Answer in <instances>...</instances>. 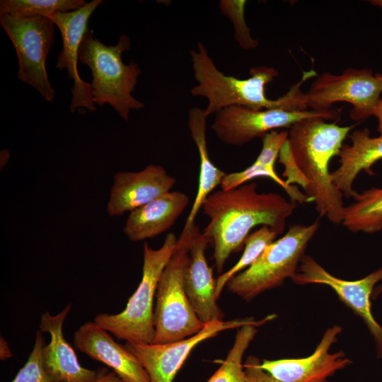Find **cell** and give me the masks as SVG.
Instances as JSON below:
<instances>
[{"instance_id":"cell-5","label":"cell","mask_w":382,"mask_h":382,"mask_svg":"<svg viewBox=\"0 0 382 382\" xmlns=\"http://www.w3.org/2000/svg\"><path fill=\"white\" fill-rule=\"evenodd\" d=\"M177 243L178 238L173 233L166 235L163 245L158 249L144 243L141 279L125 308L116 314H98L93 321L126 342L152 344L155 335L154 301L157 286Z\"/></svg>"},{"instance_id":"cell-28","label":"cell","mask_w":382,"mask_h":382,"mask_svg":"<svg viewBox=\"0 0 382 382\" xmlns=\"http://www.w3.org/2000/svg\"><path fill=\"white\" fill-rule=\"evenodd\" d=\"M246 1L221 0L219 7L224 15L227 16L233 24L235 38L244 50L255 49L258 41L252 37L250 30L244 18V9Z\"/></svg>"},{"instance_id":"cell-35","label":"cell","mask_w":382,"mask_h":382,"mask_svg":"<svg viewBox=\"0 0 382 382\" xmlns=\"http://www.w3.org/2000/svg\"><path fill=\"white\" fill-rule=\"evenodd\" d=\"M370 4L382 9V0H371Z\"/></svg>"},{"instance_id":"cell-10","label":"cell","mask_w":382,"mask_h":382,"mask_svg":"<svg viewBox=\"0 0 382 382\" xmlns=\"http://www.w3.org/2000/svg\"><path fill=\"white\" fill-rule=\"evenodd\" d=\"M320 117L335 120L340 115L335 110L326 112L282 108L252 110L243 106H231L215 113L211 129L224 143L241 146L256 137L280 128H290L306 118Z\"/></svg>"},{"instance_id":"cell-1","label":"cell","mask_w":382,"mask_h":382,"mask_svg":"<svg viewBox=\"0 0 382 382\" xmlns=\"http://www.w3.org/2000/svg\"><path fill=\"white\" fill-rule=\"evenodd\" d=\"M296 207L278 193L258 192L254 182L211 193L202 207L209 218L202 233L213 244L217 272H222L232 253L242 249L255 226H267L282 234Z\"/></svg>"},{"instance_id":"cell-34","label":"cell","mask_w":382,"mask_h":382,"mask_svg":"<svg viewBox=\"0 0 382 382\" xmlns=\"http://www.w3.org/2000/svg\"><path fill=\"white\" fill-rule=\"evenodd\" d=\"M10 158V152L7 149H4L1 151L0 153V167L1 169L4 168L7 163L8 162Z\"/></svg>"},{"instance_id":"cell-15","label":"cell","mask_w":382,"mask_h":382,"mask_svg":"<svg viewBox=\"0 0 382 382\" xmlns=\"http://www.w3.org/2000/svg\"><path fill=\"white\" fill-rule=\"evenodd\" d=\"M176 179L159 165L150 164L137 172L114 175L106 211L110 216H121L168 192Z\"/></svg>"},{"instance_id":"cell-37","label":"cell","mask_w":382,"mask_h":382,"mask_svg":"<svg viewBox=\"0 0 382 382\" xmlns=\"http://www.w3.org/2000/svg\"><path fill=\"white\" fill-rule=\"evenodd\" d=\"M379 75L381 76V77L382 78V74H379Z\"/></svg>"},{"instance_id":"cell-29","label":"cell","mask_w":382,"mask_h":382,"mask_svg":"<svg viewBox=\"0 0 382 382\" xmlns=\"http://www.w3.org/2000/svg\"><path fill=\"white\" fill-rule=\"evenodd\" d=\"M278 157L279 162L284 166V171L282 175L286 178L284 180L285 183L289 185L296 183L299 184L306 195L310 189V183L297 166L288 139L283 144Z\"/></svg>"},{"instance_id":"cell-6","label":"cell","mask_w":382,"mask_h":382,"mask_svg":"<svg viewBox=\"0 0 382 382\" xmlns=\"http://www.w3.org/2000/svg\"><path fill=\"white\" fill-rule=\"evenodd\" d=\"M319 226L316 220L309 225L290 226L282 238L268 245L250 267L228 280L226 285L228 290L250 301L291 278Z\"/></svg>"},{"instance_id":"cell-9","label":"cell","mask_w":382,"mask_h":382,"mask_svg":"<svg viewBox=\"0 0 382 382\" xmlns=\"http://www.w3.org/2000/svg\"><path fill=\"white\" fill-rule=\"evenodd\" d=\"M0 23L11 39L18 60V78L49 102L54 99L45 61L54 40L55 24L44 16L0 15Z\"/></svg>"},{"instance_id":"cell-22","label":"cell","mask_w":382,"mask_h":382,"mask_svg":"<svg viewBox=\"0 0 382 382\" xmlns=\"http://www.w3.org/2000/svg\"><path fill=\"white\" fill-rule=\"evenodd\" d=\"M278 148L272 144H265L256 160L243 170L226 173L224 177L221 190H227L245 184L257 177H267L280 185L289 195L291 201L301 203L310 202L308 197L301 193L296 186L287 185L274 170V163L279 156Z\"/></svg>"},{"instance_id":"cell-18","label":"cell","mask_w":382,"mask_h":382,"mask_svg":"<svg viewBox=\"0 0 382 382\" xmlns=\"http://www.w3.org/2000/svg\"><path fill=\"white\" fill-rule=\"evenodd\" d=\"M209 241L196 226L190 243L189 259L184 272L186 294L197 317L204 324L224 320V314L215 297L216 279L209 266L205 251Z\"/></svg>"},{"instance_id":"cell-27","label":"cell","mask_w":382,"mask_h":382,"mask_svg":"<svg viewBox=\"0 0 382 382\" xmlns=\"http://www.w3.org/2000/svg\"><path fill=\"white\" fill-rule=\"evenodd\" d=\"M40 330L35 333L34 346L24 366L10 382H53L47 374L42 360L45 339Z\"/></svg>"},{"instance_id":"cell-13","label":"cell","mask_w":382,"mask_h":382,"mask_svg":"<svg viewBox=\"0 0 382 382\" xmlns=\"http://www.w3.org/2000/svg\"><path fill=\"white\" fill-rule=\"evenodd\" d=\"M103 2L102 0H93L76 11L59 12L50 17L59 29L62 36V50L57 56L56 68L60 71L66 69L69 79L74 81V86L71 90V112L78 110L81 113L82 110V113H85L84 109L90 112L96 110L93 101L91 83L81 79L78 71L77 62L81 42L84 35L88 31L89 18Z\"/></svg>"},{"instance_id":"cell-11","label":"cell","mask_w":382,"mask_h":382,"mask_svg":"<svg viewBox=\"0 0 382 382\" xmlns=\"http://www.w3.org/2000/svg\"><path fill=\"white\" fill-rule=\"evenodd\" d=\"M275 315L255 320L253 318L231 320H214L187 338L166 344L136 345L126 342L125 346L140 361L151 382H173L192 350L200 342L216 336L220 332L245 325L260 326L274 319Z\"/></svg>"},{"instance_id":"cell-4","label":"cell","mask_w":382,"mask_h":382,"mask_svg":"<svg viewBox=\"0 0 382 382\" xmlns=\"http://www.w3.org/2000/svg\"><path fill=\"white\" fill-rule=\"evenodd\" d=\"M130 45L129 37L122 35L115 45H105L88 30L79 51V60L91 71L93 103L100 106L110 105L126 121L131 110L144 108L132 96L141 69L133 60L128 65L124 64L122 58Z\"/></svg>"},{"instance_id":"cell-14","label":"cell","mask_w":382,"mask_h":382,"mask_svg":"<svg viewBox=\"0 0 382 382\" xmlns=\"http://www.w3.org/2000/svg\"><path fill=\"white\" fill-rule=\"evenodd\" d=\"M341 331L339 325L327 329L314 352L307 357L265 359L260 367L279 382H328L329 377L351 363L342 351L330 352Z\"/></svg>"},{"instance_id":"cell-24","label":"cell","mask_w":382,"mask_h":382,"mask_svg":"<svg viewBox=\"0 0 382 382\" xmlns=\"http://www.w3.org/2000/svg\"><path fill=\"white\" fill-rule=\"evenodd\" d=\"M256 327L245 325L239 328L225 360L207 382H245L243 357L257 332Z\"/></svg>"},{"instance_id":"cell-17","label":"cell","mask_w":382,"mask_h":382,"mask_svg":"<svg viewBox=\"0 0 382 382\" xmlns=\"http://www.w3.org/2000/svg\"><path fill=\"white\" fill-rule=\"evenodd\" d=\"M74 345L79 351L111 368L125 382H151L138 359L94 321L83 323L75 331Z\"/></svg>"},{"instance_id":"cell-30","label":"cell","mask_w":382,"mask_h":382,"mask_svg":"<svg viewBox=\"0 0 382 382\" xmlns=\"http://www.w3.org/2000/svg\"><path fill=\"white\" fill-rule=\"evenodd\" d=\"M260 363L259 359L254 356L246 359L243 364L245 382H279L260 367Z\"/></svg>"},{"instance_id":"cell-19","label":"cell","mask_w":382,"mask_h":382,"mask_svg":"<svg viewBox=\"0 0 382 382\" xmlns=\"http://www.w3.org/2000/svg\"><path fill=\"white\" fill-rule=\"evenodd\" d=\"M189 204L180 191H170L129 212L123 227L133 242L151 238L170 228Z\"/></svg>"},{"instance_id":"cell-32","label":"cell","mask_w":382,"mask_h":382,"mask_svg":"<svg viewBox=\"0 0 382 382\" xmlns=\"http://www.w3.org/2000/svg\"><path fill=\"white\" fill-rule=\"evenodd\" d=\"M13 357L12 352L9 347V345L5 338L0 336V359L5 361Z\"/></svg>"},{"instance_id":"cell-25","label":"cell","mask_w":382,"mask_h":382,"mask_svg":"<svg viewBox=\"0 0 382 382\" xmlns=\"http://www.w3.org/2000/svg\"><path fill=\"white\" fill-rule=\"evenodd\" d=\"M86 3L83 0H1L0 15L50 18L57 13L79 9Z\"/></svg>"},{"instance_id":"cell-23","label":"cell","mask_w":382,"mask_h":382,"mask_svg":"<svg viewBox=\"0 0 382 382\" xmlns=\"http://www.w3.org/2000/svg\"><path fill=\"white\" fill-rule=\"evenodd\" d=\"M345 207L342 224L349 231L374 233L382 230V188L372 187L354 197Z\"/></svg>"},{"instance_id":"cell-36","label":"cell","mask_w":382,"mask_h":382,"mask_svg":"<svg viewBox=\"0 0 382 382\" xmlns=\"http://www.w3.org/2000/svg\"><path fill=\"white\" fill-rule=\"evenodd\" d=\"M381 292H382V284L376 289L375 291L374 292V294L375 295V296H377Z\"/></svg>"},{"instance_id":"cell-33","label":"cell","mask_w":382,"mask_h":382,"mask_svg":"<svg viewBox=\"0 0 382 382\" xmlns=\"http://www.w3.org/2000/svg\"><path fill=\"white\" fill-rule=\"evenodd\" d=\"M373 116H375L378 120V131L382 135V98H381L377 103L374 112Z\"/></svg>"},{"instance_id":"cell-8","label":"cell","mask_w":382,"mask_h":382,"mask_svg":"<svg viewBox=\"0 0 382 382\" xmlns=\"http://www.w3.org/2000/svg\"><path fill=\"white\" fill-rule=\"evenodd\" d=\"M382 78L371 69H345L336 75L324 72L311 83L302 96L306 108L326 112L337 102H347L352 105L350 117L354 121H363L373 116L381 99Z\"/></svg>"},{"instance_id":"cell-20","label":"cell","mask_w":382,"mask_h":382,"mask_svg":"<svg viewBox=\"0 0 382 382\" xmlns=\"http://www.w3.org/2000/svg\"><path fill=\"white\" fill-rule=\"evenodd\" d=\"M350 139L351 144L342 145L339 151V167L331 172L333 183L347 198L358 193L352 185L360 171H369L382 159V135L371 137L369 129L364 128L354 131Z\"/></svg>"},{"instance_id":"cell-21","label":"cell","mask_w":382,"mask_h":382,"mask_svg":"<svg viewBox=\"0 0 382 382\" xmlns=\"http://www.w3.org/2000/svg\"><path fill=\"white\" fill-rule=\"evenodd\" d=\"M207 117L204 109L199 108H191L188 112V128L199 156V174L195 199L178 238L182 241L191 238L196 227L195 218L204 200L217 185H221L226 174L215 166L209 158L206 139Z\"/></svg>"},{"instance_id":"cell-26","label":"cell","mask_w":382,"mask_h":382,"mask_svg":"<svg viewBox=\"0 0 382 382\" xmlns=\"http://www.w3.org/2000/svg\"><path fill=\"white\" fill-rule=\"evenodd\" d=\"M278 233L267 226H262L250 234L245 241L244 250L238 261L216 279L215 297L218 300L228 280L250 267L272 243Z\"/></svg>"},{"instance_id":"cell-12","label":"cell","mask_w":382,"mask_h":382,"mask_svg":"<svg viewBox=\"0 0 382 382\" xmlns=\"http://www.w3.org/2000/svg\"><path fill=\"white\" fill-rule=\"evenodd\" d=\"M291 279L299 284H320L331 287L340 300L362 318L374 337L377 355L382 358V327L374 319L370 303L375 285L382 281V267L361 279L347 281L332 275L312 257L304 255Z\"/></svg>"},{"instance_id":"cell-31","label":"cell","mask_w":382,"mask_h":382,"mask_svg":"<svg viewBox=\"0 0 382 382\" xmlns=\"http://www.w3.org/2000/svg\"><path fill=\"white\" fill-rule=\"evenodd\" d=\"M93 382H125L119 377L113 371H108L107 369H99V374L97 378Z\"/></svg>"},{"instance_id":"cell-7","label":"cell","mask_w":382,"mask_h":382,"mask_svg":"<svg viewBox=\"0 0 382 382\" xmlns=\"http://www.w3.org/2000/svg\"><path fill=\"white\" fill-rule=\"evenodd\" d=\"M188 241H178L160 277L154 308L152 344H166L191 337L204 327L185 292L184 272L189 259Z\"/></svg>"},{"instance_id":"cell-16","label":"cell","mask_w":382,"mask_h":382,"mask_svg":"<svg viewBox=\"0 0 382 382\" xmlns=\"http://www.w3.org/2000/svg\"><path fill=\"white\" fill-rule=\"evenodd\" d=\"M71 309L69 303L54 316L48 311L42 314L40 330L50 335V342L45 345L42 352L43 364L53 382H93L99 370L82 366L64 336L63 325Z\"/></svg>"},{"instance_id":"cell-3","label":"cell","mask_w":382,"mask_h":382,"mask_svg":"<svg viewBox=\"0 0 382 382\" xmlns=\"http://www.w3.org/2000/svg\"><path fill=\"white\" fill-rule=\"evenodd\" d=\"M354 126H339L313 117L295 123L288 132L294 161L310 183L306 195L319 215L335 224L342 223L345 206L343 194L332 182L329 163Z\"/></svg>"},{"instance_id":"cell-2","label":"cell","mask_w":382,"mask_h":382,"mask_svg":"<svg viewBox=\"0 0 382 382\" xmlns=\"http://www.w3.org/2000/svg\"><path fill=\"white\" fill-rule=\"evenodd\" d=\"M190 57L194 77L197 81L191 89V94L207 98L208 103L204 110L207 116L234 105L252 110H306L300 87L309 78L306 74L284 96L271 100L266 97L265 86L279 75L275 68L255 66L250 69L249 78L240 79L219 71L202 42L197 44V50L190 51Z\"/></svg>"}]
</instances>
